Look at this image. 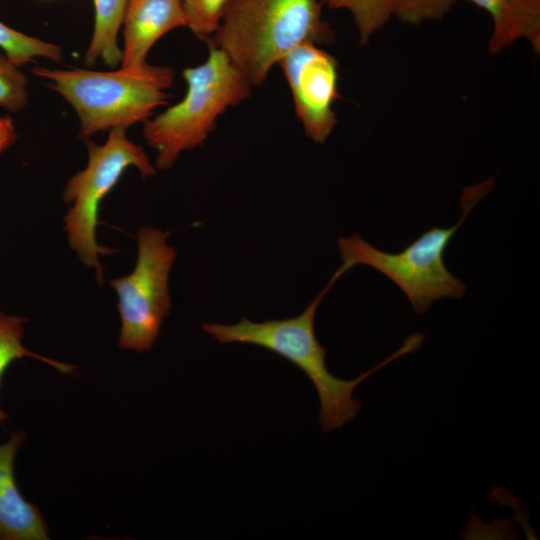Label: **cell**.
Here are the masks:
<instances>
[{"label": "cell", "mask_w": 540, "mask_h": 540, "mask_svg": "<svg viewBox=\"0 0 540 540\" xmlns=\"http://www.w3.org/2000/svg\"><path fill=\"white\" fill-rule=\"evenodd\" d=\"M230 0H182L187 27L199 39L208 40L218 29Z\"/></svg>", "instance_id": "2e32d148"}, {"label": "cell", "mask_w": 540, "mask_h": 540, "mask_svg": "<svg viewBox=\"0 0 540 540\" xmlns=\"http://www.w3.org/2000/svg\"><path fill=\"white\" fill-rule=\"evenodd\" d=\"M126 130L121 126L112 128L103 145L84 139L89 153L88 165L70 178L62 194L66 203L74 202L64 217L69 245L86 266L96 269L100 283L103 274L98 255L115 251L96 242L95 230L102 199L129 166H135L143 177L156 173L143 148L127 138Z\"/></svg>", "instance_id": "8992f818"}, {"label": "cell", "mask_w": 540, "mask_h": 540, "mask_svg": "<svg viewBox=\"0 0 540 540\" xmlns=\"http://www.w3.org/2000/svg\"><path fill=\"white\" fill-rule=\"evenodd\" d=\"M26 320V318L7 315L0 311V385L9 365L13 361L27 356L45 362L61 373H72L75 366L36 354L23 346L24 329L22 323ZM6 419H8L7 413L0 409V425L3 426Z\"/></svg>", "instance_id": "4fadbf2b"}, {"label": "cell", "mask_w": 540, "mask_h": 540, "mask_svg": "<svg viewBox=\"0 0 540 540\" xmlns=\"http://www.w3.org/2000/svg\"><path fill=\"white\" fill-rule=\"evenodd\" d=\"M26 440L15 431L0 445V540H48V526L37 505L21 494L14 473L17 450Z\"/></svg>", "instance_id": "30bf717a"}, {"label": "cell", "mask_w": 540, "mask_h": 540, "mask_svg": "<svg viewBox=\"0 0 540 540\" xmlns=\"http://www.w3.org/2000/svg\"><path fill=\"white\" fill-rule=\"evenodd\" d=\"M321 3L332 9L346 8L351 12L360 44L367 43L393 15L392 0H321Z\"/></svg>", "instance_id": "9a60e30c"}, {"label": "cell", "mask_w": 540, "mask_h": 540, "mask_svg": "<svg viewBox=\"0 0 540 540\" xmlns=\"http://www.w3.org/2000/svg\"><path fill=\"white\" fill-rule=\"evenodd\" d=\"M169 232L151 226L138 230V259L132 273L109 281L118 295L122 349L145 352L156 342L171 310L168 276L176 250L166 243Z\"/></svg>", "instance_id": "52a82bcc"}, {"label": "cell", "mask_w": 540, "mask_h": 540, "mask_svg": "<svg viewBox=\"0 0 540 540\" xmlns=\"http://www.w3.org/2000/svg\"><path fill=\"white\" fill-rule=\"evenodd\" d=\"M27 78L0 51V107L9 112H19L28 103Z\"/></svg>", "instance_id": "e0dca14e"}, {"label": "cell", "mask_w": 540, "mask_h": 540, "mask_svg": "<svg viewBox=\"0 0 540 540\" xmlns=\"http://www.w3.org/2000/svg\"><path fill=\"white\" fill-rule=\"evenodd\" d=\"M335 33L318 0H230L208 43L222 50L251 85L302 44L330 45Z\"/></svg>", "instance_id": "7a4b0ae2"}, {"label": "cell", "mask_w": 540, "mask_h": 540, "mask_svg": "<svg viewBox=\"0 0 540 540\" xmlns=\"http://www.w3.org/2000/svg\"><path fill=\"white\" fill-rule=\"evenodd\" d=\"M347 271L341 264L327 285L296 317L263 322L242 318L231 325L202 324V329L220 344L256 345L287 359L304 372L316 388L320 401L318 424L324 432L341 428L357 416L362 404L353 397V392L362 381L394 360L418 350L424 339L422 333L410 335L392 355L351 380L332 375L325 363L327 351L315 334L314 319L321 300Z\"/></svg>", "instance_id": "6da1fadb"}, {"label": "cell", "mask_w": 540, "mask_h": 540, "mask_svg": "<svg viewBox=\"0 0 540 540\" xmlns=\"http://www.w3.org/2000/svg\"><path fill=\"white\" fill-rule=\"evenodd\" d=\"M31 73L47 80V85L74 108L84 139L146 122L157 107L167 103L165 90L174 79L172 68L148 63L114 71L34 67Z\"/></svg>", "instance_id": "3957f363"}, {"label": "cell", "mask_w": 540, "mask_h": 540, "mask_svg": "<svg viewBox=\"0 0 540 540\" xmlns=\"http://www.w3.org/2000/svg\"><path fill=\"white\" fill-rule=\"evenodd\" d=\"M489 185L486 181L465 189L462 213L456 224L448 228L433 227L398 253L375 248L355 234L339 238L342 264L349 270L358 264L376 269L397 285L417 314L427 312L438 299L461 298L466 285L447 269L443 256L469 212L489 191Z\"/></svg>", "instance_id": "277c9868"}, {"label": "cell", "mask_w": 540, "mask_h": 540, "mask_svg": "<svg viewBox=\"0 0 540 540\" xmlns=\"http://www.w3.org/2000/svg\"><path fill=\"white\" fill-rule=\"evenodd\" d=\"M0 49L17 67L44 57L59 62L62 49L56 44L24 34L0 21Z\"/></svg>", "instance_id": "5bb4252c"}, {"label": "cell", "mask_w": 540, "mask_h": 540, "mask_svg": "<svg viewBox=\"0 0 540 540\" xmlns=\"http://www.w3.org/2000/svg\"><path fill=\"white\" fill-rule=\"evenodd\" d=\"M126 0H93L94 29L84 56L87 67L101 60L111 68L121 63L122 50L118 45V32L122 25Z\"/></svg>", "instance_id": "7c38bea8"}, {"label": "cell", "mask_w": 540, "mask_h": 540, "mask_svg": "<svg viewBox=\"0 0 540 540\" xmlns=\"http://www.w3.org/2000/svg\"><path fill=\"white\" fill-rule=\"evenodd\" d=\"M278 64L289 84L295 113L307 137L324 143L337 123L332 109L339 98L337 60L317 45L302 44Z\"/></svg>", "instance_id": "ba28073f"}, {"label": "cell", "mask_w": 540, "mask_h": 540, "mask_svg": "<svg viewBox=\"0 0 540 540\" xmlns=\"http://www.w3.org/2000/svg\"><path fill=\"white\" fill-rule=\"evenodd\" d=\"M209 47L203 64L183 71L185 97L144 122V137L158 151V169L170 168L182 151L202 145L217 118L251 95L252 85L226 54Z\"/></svg>", "instance_id": "5b68a950"}, {"label": "cell", "mask_w": 540, "mask_h": 540, "mask_svg": "<svg viewBox=\"0 0 540 540\" xmlns=\"http://www.w3.org/2000/svg\"><path fill=\"white\" fill-rule=\"evenodd\" d=\"M457 0H392L393 15L406 24H420L425 20H441Z\"/></svg>", "instance_id": "ac0fdd59"}, {"label": "cell", "mask_w": 540, "mask_h": 540, "mask_svg": "<svg viewBox=\"0 0 540 540\" xmlns=\"http://www.w3.org/2000/svg\"><path fill=\"white\" fill-rule=\"evenodd\" d=\"M17 139L13 120L9 116H0V154L11 147Z\"/></svg>", "instance_id": "d6986e66"}, {"label": "cell", "mask_w": 540, "mask_h": 540, "mask_svg": "<svg viewBox=\"0 0 540 540\" xmlns=\"http://www.w3.org/2000/svg\"><path fill=\"white\" fill-rule=\"evenodd\" d=\"M122 25L121 68L135 69L147 64V53L156 41L187 26V21L182 0H126Z\"/></svg>", "instance_id": "9c48e42d"}, {"label": "cell", "mask_w": 540, "mask_h": 540, "mask_svg": "<svg viewBox=\"0 0 540 540\" xmlns=\"http://www.w3.org/2000/svg\"><path fill=\"white\" fill-rule=\"evenodd\" d=\"M490 13L493 32L490 53H499L517 39L530 42L540 52V0H469Z\"/></svg>", "instance_id": "8fae6325"}]
</instances>
